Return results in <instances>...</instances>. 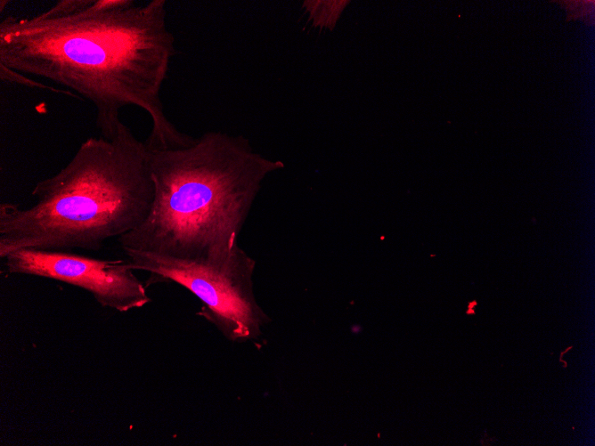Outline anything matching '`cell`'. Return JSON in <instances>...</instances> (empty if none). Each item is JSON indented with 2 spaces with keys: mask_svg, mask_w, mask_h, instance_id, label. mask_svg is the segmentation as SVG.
I'll return each instance as SVG.
<instances>
[{
  "mask_svg": "<svg viewBox=\"0 0 595 446\" xmlns=\"http://www.w3.org/2000/svg\"><path fill=\"white\" fill-rule=\"evenodd\" d=\"M0 78L4 82L15 83L18 85H22L34 88H40L44 90H49L53 93H60L62 94H67L69 96L75 95L69 90L66 89H56L53 86L47 85L45 83L37 82L31 77L20 74L19 72L13 71L3 65H0Z\"/></svg>",
  "mask_w": 595,
  "mask_h": 446,
  "instance_id": "7",
  "label": "cell"
},
{
  "mask_svg": "<svg viewBox=\"0 0 595 446\" xmlns=\"http://www.w3.org/2000/svg\"><path fill=\"white\" fill-rule=\"evenodd\" d=\"M5 272L61 281L87 291L102 307L126 312L148 304L146 286L126 259H100L63 250L19 249Z\"/></svg>",
  "mask_w": 595,
  "mask_h": 446,
  "instance_id": "5",
  "label": "cell"
},
{
  "mask_svg": "<svg viewBox=\"0 0 595 446\" xmlns=\"http://www.w3.org/2000/svg\"><path fill=\"white\" fill-rule=\"evenodd\" d=\"M166 6L165 0H94L62 17L6 16L0 21V65L89 101L105 139L117 135L120 110L135 106L151 119L149 150L192 146L198 138L175 126L160 99L176 53Z\"/></svg>",
  "mask_w": 595,
  "mask_h": 446,
  "instance_id": "1",
  "label": "cell"
},
{
  "mask_svg": "<svg viewBox=\"0 0 595 446\" xmlns=\"http://www.w3.org/2000/svg\"><path fill=\"white\" fill-rule=\"evenodd\" d=\"M94 0H60L41 13L46 17H62L82 12L93 4Z\"/></svg>",
  "mask_w": 595,
  "mask_h": 446,
  "instance_id": "8",
  "label": "cell"
},
{
  "mask_svg": "<svg viewBox=\"0 0 595 446\" xmlns=\"http://www.w3.org/2000/svg\"><path fill=\"white\" fill-rule=\"evenodd\" d=\"M349 3L346 0H306L302 9L314 28L333 30Z\"/></svg>",
  "mask_w": 595,
  "mask_h": 446,
  "instance_id": "6",
  "label": "cell"
},
{
  "mask_svg": "<svg viewBox=\"0 0 595 446\" xmlns=\"http://www.w3.org/2000/svg\"><path fill=\"white\" fill-rule=\"evenodd\" d=\"M134 271L149 273L145 286L176 283L201 303L198 314L229 341L257 339L268 316L257 304L253 273L256 261L239 245L222 263L194 261L122 248Z\"/></svg>",
  "mask_w": 595,
  "mask_h": 446,
  "instance_id": "4",
  "label": "cell"
},
{
  "mask_svg": "<svg viewBox=\"0 0 595 446\" xmlns=\"http://www.w3.org/2000/svg\"><path fill=\"white\" fill-rule=\"evenodd\" d=\"M36 202L0 204V257L19 249L97 251L137 228L154 198L150 152L123 122L89 137L55 174L32 189Z\"/></svg>",
  "mask_w": 595,
  "mask_h": 446,
  "instance_id": "3",
  "label": "cell"
},
{
  "mask_svg": "<svg viewBox=\"0 0 595 446\" xmlns=\"http://www.w3.org/2000/svg\"><path fill=\"white\" fill-rule=\"evenodd\" d=\"M151 208L118 239L131 248L179 259L224 262L265 176L282 168L256 152L243 135L209 131L189 147L149 150Z\"/></svg>",
  "mask_w": 595,
  "mask_h": 446,
  "instance_id": "2",
  "label": "cell"
}]
</instances>
